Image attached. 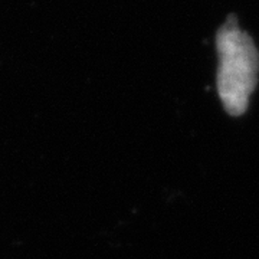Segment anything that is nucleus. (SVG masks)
<instances>
[{"mask_svg":"<svg viewBox=\"0 0 259 259\" xmlns=\"http://www.w3.org/2000/svg\"><path fill=\"white\" fill-rule=\"evenodd\" d=\"M216 49L219 98L226 112L238 117L246 111L258 82L259 52L252 37L238 26L235 16H229L218 30Z\"/></svg>","mask_w":259,"mask_h":259,"instance_id":"obj_1","label":"nucleus"}]
</instances>
